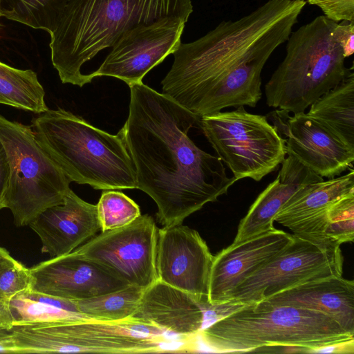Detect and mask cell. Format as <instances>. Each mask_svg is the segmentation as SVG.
Segmentation results:
<instances>
[{
    "label": "cell",
    "mask_w": 354,
    "mask_h": 354,
    "mask_svg": "<svg viewBox=\"0 0 354 354\" xmlns=\"http://www.w3.org/2000/svg\"><path fill=\"white\" fill-rule=\"evenodd\" d=\"M306 3L268 0L192 42H181L161 82L162 93L199 118L227 107H255L263 66L287 41Z\"/></svg>",
    "instance_id": "1"
},
{
    "label": "cell",
    "mask_w": 354,
    "mask_h": 354,
    "mask_svg": "<svg viewBox=\"0 0 354 354\" xmlns=\"http://www.w3.org/2000/svg\"><path fill=\"white\" fill-rule=\"evenodd\" d=\"M129 86V115L118 133L133 160L137 189L154 201L162 227L183 224L237 180L189 137L201 118L142 82Z\"/></svg>",
    "instance_id": "2"
},
{
    "label": "cell",
    "mask_w": 354,
    "mask_h": 354,
    "mask_svg": "<svg viewBox=\"0 0 354 354\" xmlns=\"http://www.w3.org/2000/svg\"><path fill=\"white\" fill-rule=\"evenodd\" d=\"M191 0H70L50 33L51 61L63 84L91 82L84 63L127 30L167 19L187 21Z\"/></svg>",
    "instance_id": "3"
},
{
    "label": "cell",
    "mask_w": 354,
    "mask_h": 354,
    "mask_svg": "<svg viewBox=\"0 0 354 354\" xmlns=\"http://www.w3.org/2000/svg\"><path fill=\"white\" fill-rule=\"evenodd\" d=\"M201 342L214 352H252L270 345L323 347L354 341V335L318 311L266 301L243 305L204 327Z\"/></svg>",
    "instance_id": "4"
},
{
    "label": "cell",
    "mask_w": 354,
    "mask_h": 354,
    "mask_svg": "<svg viewBox=\"0 0 354 354\" xmlns=\"http://www.w3.org/2000/svg\"><path fill=\"white\" fill-rule=\"evenodd\" d=\"M30 126L71 182L102 190L137 189L135 167L119 133L110 134L62 109L39 113Z\"/></svg>",
    "instance_id": "5"
},
{
    "label": "cell",
    "mask_w": 354,
    "mask_h": 354,
    "mask_svg": "<svg viewBox=\"0 0 354 354\" xmlns=\"http://www.w3.org/2000/svg\"><path fill=\"white\" fill-rule=\"evenodd\" d=\"M19 353H148L194 351L193 341L129 318L110 321L77 317L13 325Z\"/></svg>",
    "instance_id": "6"
},
{
    "label": "cell",
    "mask_w": 354,
    "mask_h": 354,
    "mask_svg": "<svg viewBox=\"0 0 354 354\" xmlns=\"http://www.w3.org/2000/svg\"><path fill=\"white\" fill-rule=\"evenodd\" d=\"M336 24L321 15L291 32L286 56L265 85L268 106L304 113L350 74L353 66H345L346 57L333 35Z\"/></svg>",
    "instance_id": "7"
},
{
    "label": "cell",
    "mask_w": 354,
    "mask_h": 354,
    "mask_svg": "<svg viewBox=\"0 0 354 354\" xmlns=\"http://www.w3.org/2000/svg\"><path fill=\"white\" fill-rule=\"evenodd\" d=\"M0 141L10 165L4 207L10 209L16 226L28 225L63 202L71 181L40 145L31 126L0 115Z\"/></svg>",
    "instance_id": "8"
},
{
    "label": "cell",
    "mask_w": 354,
    "mask_h": 354,
    "mask_svg": "<svg viewBox=\"0 0 354 354\" xmlns=\"http://www.w3.org/2000/svg\"><path fill=\"white\" fill-rule=\"evenodd\" d=\"M200 127L236 180L260 181L286 156L285 140L276 127L266 116L248 113L244 106L203 115Z\"/></svg>",
    "instance_id": "9"
},
{
    "label": "cell",
    "mask_w": 354,
    "mask_h": 354,
    "mask_svg": "<svg viewBox=\"0 0 354 354\" xmlns=\"http://www.w3.org/2000/svg\"><path fill=\"white\" fill-rule=\"evenodd\" d=\"M340 245L292 234L291 241L232 292L225 304L243 306L263 301L296 286L342 276Z\"/></svg>",
    "instance_id": "10"
},
{
    "label": "cell",
    "mask_w": 354,
    "mask_h": 354,
    "mask_svg": "<svg viewBox=\"0 0 354 354\" xmlns=\"http://www.w3.org/2000/svg\"><path fill=\"white\" fill-rule=\"evenodd\" d=\"M158 229L151 216L140 215L127 225L101 232L74 251L128 285L145 289L158 280Z\"/></svg>",
    "instance_id": "11"
},
{
    "label": "cell",
    "mask_w": 354,
    "mask_h": 354,
    "mask_svg": "<svg viewBox=\"0 0 354 354\" xmlns=\"http://www.w3.org/2000/svg\"><path fill=\"white\" fill-rule=\"evenodd\" d=\"M185 24L167 19L127 30L111 47L100 66L87 74L88 78L110 76L129 86L142 82L151 69L177 50Z\"/></svg>",
    "instance_id": "12"
},
{
    "label": "cell",
    "mask_w": 354,
    "mask_h": 354,
    "mask_svg": "<svg viewBox=\"0 0 354 354\" xmlns=\"http://www.w3.org/2000/svg\"><path fill=\"white\" fill-rule=\"evenodd\" d=\"M214 256L195 230L179 224L158 229V280L194 295L204 304Z\"/></svg>",
    "instance_id": "13"
},
{
    "label": "cell",
    "mask_w": 354,
    "mask_h": 354,
    "mask_svg": "<svg viewBox=\"0 0 354 354\" xmlns=\"http://www.w3.org/2000/svg\"><path fill=\"white\" fill-rule=\"evenodd\" d=\"M272 113L274 126L286 136V155L323 178H334L352 167L354 149L306 113L291 116L277 109Z\"/></svg>",
    "instance_id": "14"
},
{
    "label": "cell",
    "mask_w": 354,
    "mask_h": 354,
    "mask_svg": "<svg viewBox=\"0 0 354 354\" xmlns=\"http://www.w3.org/2000/svg\"><path fill=\"white\" fill-rule=\"evenodd\" d=\"M29 289L77 301L111 292L129 286L97 263L74 250L52 257L30 268Z\"/></svg>",
    "instance_id": "15"
},
{
    "label": "cell",
    "mask_w": 354,
    "mask_h": 354,
    "mask_svg": "<svg viewBox=\"0 0 354 354\" xmlns=\"http://www.w3.org/2000/svg\"><path fill=\"white\" fill-rule=\"evenodd\" d=\"M292 240V234L274 228L233 244L214 256L207 301L212 306L225 304L232 292L261 268Z\"/></svg>",
    "instance_id": "16"
},
{
    "label": "cell",
    "mask_w": 354,
    "mask_h": 354,
    "mask_svg": "<svg viewBox=\"0 0 354 354\" xmlns=\"http://www.w3.org/2000/svg\"><path fill=\"white\" fill-rule=\"evenodd\" d=\"M28 225L40 238L41 252L51 258L73 252L101 231L97 205L71 189L62 203L48 207Z\"/></svg>",
    "instance_id": "17"
},
{
    "label": "cell",
    "mask_w": 354,
    "mask_h": 354,
    "mask_svg": "<svg viewBox=\"0 0 354 354\" xmlns=\"http://www.w3.org/2000/svg\"><path fill=\"white\" fill-rule=\"evenodd\" d=\"M354 191V171L306 184L286 202L274 221L289 228L293 234L313 241L325 236L326 213L341 196Z\"/></svg>",
    "instance_id": "18"
},
{
    "label": "cell",
    "mask_w": 354,
    "mask_h": 354,
    "mask_svg": "<svg viewBox=\"0 0 354 354\" xmlns=\"http://www.w3.org/2000/svg\"><path fill=\"white\" fill-rule=\"evenodd\" d=\"M207 307L192 294L157 280L144 290L131 318L170 335L193 338L204 327Z\"/></svg>",
    "instance_id": "19"
},
{
    "label": "cell",
    "mask_w": 354,
    "mask_h": 354,
    "mask_svg": "<svg viewBox=\"0 0 354 354\" xmlns=\"http://www.w3.org/2000/svg\"><path fill=\"white\" fill-rule=\"evenodd\" d=\"M281 164L277 178L257 196L241 219L233 244L274 229L275 216L299 188L324 180L290 156L286 157Z\"/></svg>",
    "instance_id": "20"
},
{
    "label": "cell",
    "mask_w": 354,
    "mask_h": 354,
    "mask_svg": "<svg viewBox=\"0 0 354 354\" xmlns=\"http://www.w3.org/2000/svg\"><path fill=\"white\" fill-rule=\"evenodd\" d=\"M263 301L322 313L354 335V282L342 276L302 283Z\"/></svg>",
    "instance_id": "21"
},
{
    "label": "cell",
    "mask_w": 354,
    "mask_h": 354,
    "mask_svg": "<svg viewBox=\"0 0 354 354\" xmlns=\"http://www.w3.org/2000/svg\"><path fill=\"white\" fill-rule=\"evenodd\" d=\"M306 114L354 149V73L323 94Z\"/></svg>",
    "instance_id": "22"
},
{
    "label": "cell",
    "mask_w": 354,
    "mask_h": 354,
    "mask_svg": "<svg viewBox=\"0 0 354 354\" xmlns=\"http://www.w3.org/2000/svg\"><path fill=\"white\" fill-rule=\"evenodd\" d=\"M44 96L35 72L16 68L0 61V104L41 113L48 109Z\"/></svg>",
    "instance_id": "23"
},
{
    "label": "cell",
    "mask_w": 354,
    "mask_h": 354,
    "mask_svg": "<svg viewBox=\"0 0 354 354\" xmlns=\"http://www.w3.org/2000/svg\"><path fill=\"white\" fill-rule=\"evenodd\" d=\"M145 289L129 285L88 299L75 301L79 313L97 319L122 320L137 311Z\"/></svg>",
    "instance_id": "24"
},
{
    "label": "cell",
    "mask_w": 354,
    "mask_h": 354,
    "mask_svg": "<svg viewBox=\"0 0 354 354\" xmlns=\"http://www.w3.org/2000/svg\"><path fill=\"white\" fill-rule=\"evenodd\" d=\"M70 0H1L2 17L51 33Z\"/></svg>",
    "instance_id": "25"
},
{
    "label": "cell",
    "mask_w": 354,
    "mask_h": 354,
    "mask_svg": "<svg viewBox=\"0 0 354 354\" xmlns=\"http://www.w3.org/2000/svg\"><path fill=\"white\" fill-rule=\"evenodd\" d=\"M9 308L12 326L86 317L60 308L50 302L48 295L30 289L12 297Z\"/></svg>",
    "instance_id": "26"
},
{
    "label": "cell",
    "mask_w": 354,
    "mask_h": 354,
    "mask_svg": "<svg viewBox=\"0 0 354 354\" xmlns=\"http://www.w3.org/2000/svg\"><path fill=\"white\" fill-rule=\"evenodd\" d=\"M96 205L101 232L127 225L141 215L135 201L115 189L104 190Z\"/></svg>",
    "instance_id": "27"
},
{
    "label": "cell",
    "mask_w": 354,
    "mask_h": 354,
    "mask_svg": "<svg viewBox=\"0 0 354 354\" xmlns=\"http://www.w3.org/2000/svg\"><path fill=\"white\" fill-rule=\"evenodd\" d=\"M326 239L342 243L354 239V191L334 201L326 213Z\"/></svg>",
    "instance_id": "28"
},
{
    "label": "cell",
    "mask_w": 354,
    "mask_h": 354,
    "mask_svg": "<svg viewBox=\"0 0 354 354\" xmlns=\"http://www.w3.org/2000/svg\"><path fill=\"white\" fill-rule=\"evenodd\" d=\"M30 285V268L17 260L0 273V296L8 301L28 290Z\"/></svg>",
    "instance_id": "29"
},
{
    "label": "cell",
    "mask_w": 354,
    "mask_h": 354,
    "mask_svg": "<svg viewBox=\"0 0 354 354\" xmlns=\"http://www.w3.org/2000/svg\"><path fill=\"white\" fill-rule=\"evenodd\" d=\"M318 6L324 16L335 21L354 22V0H308Z\"/></svg>",
    "instance_id": "30"
},
{
    "label": "cell",
    "mask_w": 354,
    "mask_h": 354,
    "mask_svg": "<svg viewBox=\"0 0 354 354\" xmlns=\"http://www.w3.org/2000/svg\"><path fill=\"white\" fill-rule=\"evenodd\" d=\"M333 35L342 48L344 57L351 56L354 53V22L337 23L333 29Z\"/></svg>",
    "instance_id": "31"
},
{
    "label": "cell",
    "mask_w": 354,
    "mask_h": 354,
    "mask_svg": "<svg viewBox=\"0 0 354 354\" xmlns=\"http://www.w3.org/2000/svg\"><path fill=\"white\" fill-rule=\"evenodd\" d=\"M10 180V165L5 148L0 141V209L4 208Z\"/></svg>",
    "instance_id": "32"
},
{
    "label": "cell",
    "mask_w": 354,
    "mask_h": 354,
    "mask_svg": "<svg viewBox=\"0 0 354 354\" xmlns=\"http://www.w3.org/2000/svg\"><path fill=\"white\" fill-rule=\"evenodd\" d=\"M12 317L9 308V301L0 296V327L10 329Z\"/></svg>",
    "instance_id": "33"
},
{
    "label": "cell",
    "mask_w": 354,
    "mask_h": 354,
    "mask_svg": "<svg viewBox=\"0 0 354 354\" xmlns=\"http://www.w3.org/2000/svg\"><path fill=\"white\" fill-rule=\"evenodd\" d=\"M0 353H19L18 348L14 342L11 333L0 338Z\"/></svg>",
    "instance_id": "34"
},
{
    "label": "cell",
    "mask_w": 354,
    "mask_h": 354,
    "mask_svg": "<svg viewBox=\"0 0 354 354\" xmlns=\"http://www.w3.org/2000/svg\"><path fill=\"white\" fill-rule=\"evenodd\" d=\"M16 259H15L3 248L0 247V273L1 272L10 265L12 264Z\"/></svg>",
    "instance_id": "35"
},
{
    "label": "cell",
    "mask_w": 354,
    "mask_h": 354,
    "mask_svg": "<svg viewBox=\"0 0 354 354\" xmlns=\"http://www.w3.org/2000/svg\"><path fill=\"white\" fill-rule=\"evenodd\" d=\"M10 333V329L0 327V338L7 336Z\"/></svg>",
    "instance_id": "36"
},
{
    "label": "cell",
    "mask_w": 354,
    "mask_h": 354,
    "mask_svg": "<svg viewBox=\"0 0 354 354\" xmlns=\"http://www.w3.org/2000/svg\"><path fill=\"white\" fill-rule=\"evenodd\" d=\"M0 17H2L1 12V0H0Z\"/></svg>",
    "instance_id": "37"
}]
</instances>
